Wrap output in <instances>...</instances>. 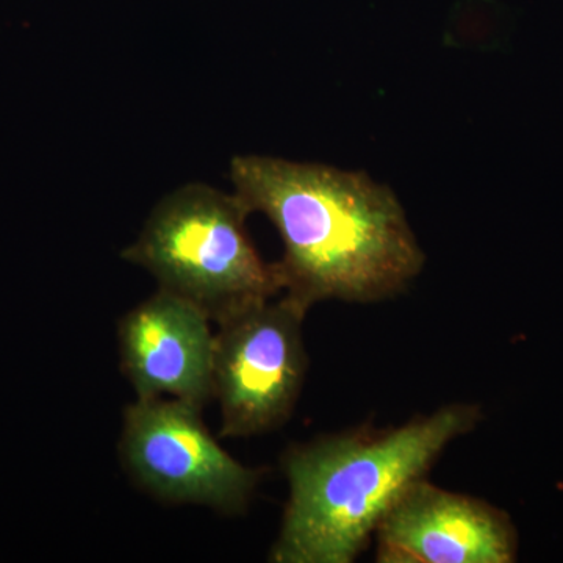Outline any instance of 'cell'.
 <instances>
[{
  "instance_id": "cell-6",
  "label": "cell",
  "mask_w": 563,
  "mask_h": 563,
  "mask_svg": "<svg viewBox=\"0 0 563 563\" xmlns=\"http://www.w3.org/2000/svg\"><path fill=\"white\" fill-rule=\"evenodd\" d=\"M374 539L379 563H510L518 553L509 515L426 477L391 504Z\"/></svg>"
},
{
  "instance_id": "cell-1",
  "label": "cell",
  "mask_w": 563,
  "mask_h": 563,
  "mask_svg": "<svg viewBox=\"0 0 563 563\" xmlns=\"http://www.w3.org/2000/svg\"><path fill=\"white\" fill-rule=\"evenodd\" d=\"M231 179L251 213L279 232L282 295L306 312L331 299L385 301L422 272L426 255L401 202L366 173L240 155Z\"/></svg>"
},
{
  "instance_id": "cell-5",
  "label": "cell",
  "mask_w": 563,
  "mask_h": 563,
  "mask_svg": "<svg viewBox=\"0 0 563 563\" xmlns=\"http://www.w3.org/2000/svg\"><path fill=\"white\" fill-rule=\"evenodd\" d=\"M201 410L179 399H136L124 412L122 462L144 490L163 501L242 512L261 472L222 450Z\"/></svg>"
},
{
  "instance_id": "cell-2",
  "label": "cell",
  "mask_w": 563,
  "mask_h": 563,
  "mask_svg": "<svg viewBox=\"0 0 563 563\" xmlns=\"http://www.w3.org/2000/svg\"><path fill=\"white\" fill-rule=\"evenodd\" d=\"M481 418L477 406L451 404L399 428L322 437L291 450L288 503L269 561L354 562L398 496Z\"/></svg>"
},
{
  "instance_id": "cell-7",
  "label": "cell",
  "mask_w": 563,
  "mask_h": 563,
  "mask_svg": "<svg viewBox=\"0 0 563 563\" xmlns=\"http://www.w3.org/2000/svg\"><path fill=\"white\" fill-rule=\"evenodd\" d=\"M198 307L158 290L121 320L122 372L139 398H213L214 332Z\"/></svg>"
},
{
  "instance_id": "cell-3",
  "label": "cell",
  "mask_w": 563,
  "mask_h": 563,
  "mask_svg": "<svg viewBox=\"0 0 563 563\" xmlns=\"http://www.w3.org/2000/svg\"><path fill=\"white\" fill-rule=\"evenodd\" d=\"M250 214L235 192L185 185L152 210L122 258L222 324L282 295L276 265L263 261L247 233Z\"/></svg>"
},
{
  "instance_id": "cell-4",
  "label": "cell",
  "mask_w": 563,
  "mask_h": 563,
  "mask_svg": "<svg viewBox=\"0 0 563 563\" xmlns=\"http://www.w3.org/2000/svg\"><path fill=\"white\" fill-rule=\"evenodd\" d=\"M306 310L280 295L218 324L213 398L221 437H252L290 420L307 374Z\"/></svg>"
}]
</instances>
